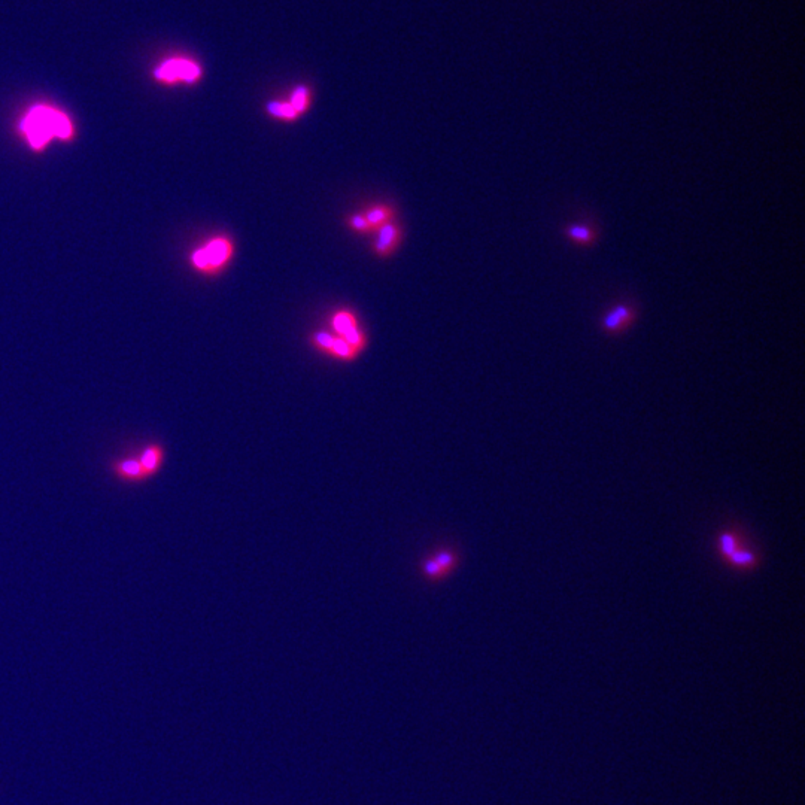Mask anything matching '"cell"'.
<instances>
[{"mask_svg": "<svg viewBox=\"0 0 805 805\" xmlns=\"http://www.w3.org/2000/svg\"><path fill=\"white\" fill-rule=\"evenodd\" d=\"M391 215H393V212H391L390 208L375 206L364 215V218L368 223L370 228H380L382 225H385L386 223L391 221Z\"/></svg>", "mask_w": 805, "mask_h": 805, "instance_id": "5bb4252c", "label": "cell"}, {"mask_svg": "<svg viewBox=\"0 0 805 805\" xmlns=\"http://www.w3.org/2000/svg\"><path fill=\"white\" fill-rule=\"evenodd\" d=\"M329 353L334 355V357L340 358V360H345V361H351L355 358V355L358 352L355 351L349 343H346L342 337L334 336L333 338V343L329 349Z\"/></svg>", "mask_w": 805, "mask_h": 805, "instance_id": "9a60e30c", "label": "cell"}, {"mask_svg": "<svg viewBox=\"0 0 805 805\" xmlns=\"http://www.w3.org/2000/svg\"><path fill=\"white\" fill-rule=\"evenodd\" d=\"M738 537L735 534H722L720 535V553H723L734 565L740 567H753L756 565V558L747 550H738Z\"/></svg>", "mask_w": 805, "mask_h": 805, "instance_id": "ba28073f", "label": "cell"}, {"mask_svg": "<svg viewBox=\"0 0 805 805\" xmlns=\"http://www.w3.org/2000/svg\"><path fill=\"white\" fill-rule=\"evenodd\" d=\"M564 236L572 245L582 246V247H590V246H594V243L598 239V227L590 218L579 220L576 223L568 224L564 228Z\"/></svg>", "mask_w": 805, "mask_h": 805, "instance_id": "52a82bcc", "label": "cell"}, {"mask_svg": "<svg viewBox=\"0 0 805 805\" xmlns=\"http://www.w3.org/2000/svg\"><path fill=\"white\" fill-rule=\"evenodd\" d=\"M351 227H352L355 231H361V233H363V231L366 233V231L371 230L370 225H368V223H367L366 218H364V215H353L352 218H351Z\"/></svg>", "mask_w": 805, "mask_h": 805, "instance_id": "2e32d148", "label": "cell"}, {"mask_svg": "<svg viewBox=\"0 0 805 805\" xmlns=\"http://www.w3.org/2000/svg\"><path fill=\"white\" fill-rule=\"evenodd\" d=\"M203 76V69L197 61L187 57H172L164 60L156 69H154V78L156 81L174 85V84H196Z\"/></svg>", "mask_w": 805, "mask_h": 805, "instance_id": "7a4b0ae2", "label": "cell"}, {"mask_svg": "<svg viewBox=\"0 0 805 805\" xmlns=\"http://www.w3.org/2000/svg\"><path fill=\"white\" fill-rule=\"evenodd\" d=\"M107 471L114 477V481L122 485H145L149 482L136 452L122 454L110 459Z\"/></svg>", "mask_w": 805, "mask_h": 805, "instance_id": "277c9868", "label": "cell"}, {"mask_svg": "<svg viewBox=\"0 0 805 805\" xmlns=\"http://www.w3.org/2000/svg\"><path fill=\"white\" fill-rule=\"evenodd\" d=\"M400 240V231L393 223H386L378 228V239L375 242V251L378 255L385 257L393 252Z\"/></svg>", "mask_w": 805, "mask_h": 805, "instance_id": "30bf717a", "label": "cell"}, {"mask_svg": "<svg viewBox=\"0 0 805 805\" xmlns=\"http://www.w3.org/2000/svg\"><path fill=\"white\" fill-rule=\"evenodd\" d=\"M21 130L36 149L43 148L53 137L69 139L73 133L69 117L48 105L33 106L21 121Z\"/></svg>", "mask_w": 805, "mask_h": 805, "instance_id": "6da1fadb", "label": "cell"}, {"mask_svg": "<svg viewBox=\"0 0 805 805\" xmlns=\"http://www.w3.org/2000/svg\"><path fill=\"white\" fill-rule=\"evenodd\" d=\"M311 97H312L311 90H309L306 85H299L292 90L288 103L294 107V111L300 115L307 111L309 105H311Z\"/></svg>", "mask_w": 805, "mask_h": 805, "instance_id": "7c38bea8", "label": "cell"}, {"mask_svg": "<svg viewBox=\"0 0 805 805\" xmlns=\"http://www.w3.org/2000/svg\"><path fill=\"white\" fill-rule=\"evenodd\" d=\"M233 254V245L224 238L210 240L205 247L193 254L194 266L200 270H216L223 267Z\"/></svg>", "mask_w": 805, "mask_h": 805, "instance_id": "5b68a950", "label": "cell"}, {"mask_svg": "<svg viewBox=\"0 0 805 805\" xmlns=\"http://www.w3.org/2000/svg\"><path fill=\"white\" fill-rule=\"evenodd\" d=\"M333 329L336 330L337 336L346 338L349 337L352 333H355L358 330V325L357 321H355L353 315L349 312H337L333 318Z\"/></svg>", "mask_w": 805, "mask_h": 805, "instance_id": "8fae6325", "label": "cell"}, {"mask_svg": "<svg viewBox=\"0 0 805 805\" xmlns=\"http://www.w3.org/2000/svg\"><path fill=\"white\" fill-rule=\"evenodd\" d=\"M639 316V304L632 300H619L613 303L599 319V329L607 336H622L627 333Z\"/></svg>", "mask_w": 805, "mask_h": 805, "instance_id": "3957f363", "label": "cell"}, {"mask_svg": "<svg viewBox=\"0 0 805 805\" xmlns=\"http://www.w3.org/2000/svg\"><path fill=\"white\" fill-rule=\"evenodd\" d=\"M136 455L149 481L159 476L166 462V446L159 440H148L136 449Z\"/></svg>", "mask_w": 805, "mask_h": 805, "instance_id": "8992f818", "label": "cell"}, {"mask_svg": "<svg viewBox=\"0 0 805 805\" xmlns=\"http://www.w3.org/2000/svg\"><path fill=\"white\" fill-rule=\"evenodd\" d=\"M457 565V555L451 550H440L424 564V575L430 579L444 577Z\"/></svg>", "mask_w": 805, "mask_h": 805, "instance_id": "9c48e42d", "label": "cell"}, {"mask_svg": "<svg viewBox=\"0 0 805 805\" xmlns=\"http://www.w3.org/2000/svg\"><path fill=\"white\" fill-rule=\"evenodd\" d=\"M266 110L272 117L284 119V121H292V119H296L299 117V114L294 111V107L288 102L272 100L266 105Z\"/></svg>", "mask_w": 805, "mask_h": 805, "instance_id": "4fadbf2b", "label": "cell"}]
</instances>
